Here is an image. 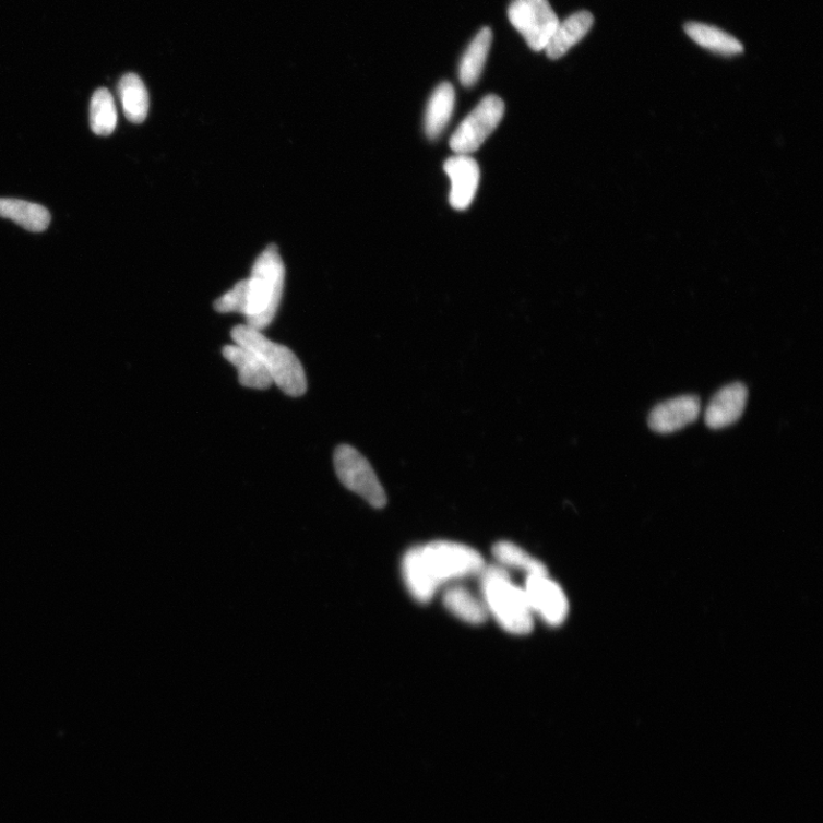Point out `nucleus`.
Here are the masks:
<instances>
[{
    "instance_id": "obj_7",
    "label": "nucleus",
    "mask_w": 823,
    "mask_h": 823,
    "mask_svg": "<svg viewBox=\"0 0 823 823\" xmlns=\"http://www.w3.org/2000/svg\"><path fill=\"white\" fill-rule=\"evenodd\" d=\"M508 19L536 52L545 51L560 23L548 0H513Z\"/></svg>"
},
{
    "instance_id": "obj_20",
    "label": "nucleus",
    "mask_w": 823,
    "mask_h": 823,
    "mask_svg": "<svg viewBox=\"0 0 823 823\" xmlns=\"http://www.w3.org/2000/svg\"><path fill=\"white\" fill-rule=\"evenodd\" d=\"M90 123L94 134L108 136L117 127V109L107 88L96 90L90 107Z\"/></svg>"
},
{
    "instance_id": "obj_5",
    "label": "nucleus",
    "mask_w": 823,
    "mask_h": 823,
    "mask_svg": "<svg viewBox=\"0 0 823 823\" xmlns=\"http://www.w3.org/2000/svg\"><path fill=\"white\" fill-rule=\"evenodd\" d=\"M337 478L351 492L368 501L377 510L386 504V494L369 460L350 445H341L334 452Z\"/></svg>"
},
{
    "instance_id": "obj_21",
    "label": "nucleus",
    "mask_w": 823,
    "mask_h": 823,
    "mask_svg": "<svg viewBox=\"0 0 823 823\" xmlns=\"http://www.w3.org/2000/svg\"><path fill=\"white\" fill-rule=\"evenodd\" d=\"M493 554L500 566L524 571L527 576L548 573L540 561L513 542H498L493 548Z\"/></svg>"
},
{
    "instance_id": "obj_14",
    "label": "nucleus",
    "mask_w": 823,
    "mask_h": 823,
    "mask_svg": "<svg viewBox=\"0 0 823 823\" xmlns=\"http://www.w3.org/2000/svg\"><path fill=\"white\" fill-rule=\"evenodd\" d=\"M455 106V91L444 82L430 96L425 117V131L430 140L438 139L445 131Z\"/></svg>"
},
{
    "instance_id": "obj_17",
    "label": "nucleus",
    "mask_w": 823,
    "mask_h": 823,
    "mask_svg": "<svg viewBox=\"0 0 823 823\" xmlns=\"http://www.w3.org/2000/svg\"><path fill=\"white\" fill-rule=\"evenodd\" d=\"M685 32L692 40L712 52L723 56L743 52V45L737 38L708 24L691 22L687 24Z\"/></svg>"
},
{
    "instance_id": "obj_9",
    "label": "nucleus",
    "mask_w": 823,
    "mask_h": 823,
    "mask_svg": "<svg viewBox=\"0 0 823 823\" xmlns=\"http://www.w3.org/2000/svg\"><path fill=\"white\" fill-rule=\"evenodd\" d=\"M451 180L450 204L454 210H467L476 196L480 171L477 162L469 155H455L444 164Z\"/></svg>"
},
{
    "instance_id": "obj_3",
    "label": "nucleus",
    "mask_w": 823,
    "mask_h": 823,
    "mask_svg": "<svg viewBox=\"0 0 823 823\" xmlns=\"http://www.w3.org/2000/svg\"><path fill=\"white\" fill-rule=\"evenodd\" d=\"M247 282V325L262 331L274 321L283 296L285 267L276 246L258 257Z\"/></svg>"
},
{
    "instance_id": "obj_10",
    "label": "nucleus",
    "mask_w": 823,
    "mask_h": 823,
    "mask_svg": "<svg viewBox=\"0 0 823 823\" xmlns=\"http://www.w3.org/2000/svg\"><path fill=\"white\" fill-rule=\"evenodd\" d=\"M700 412L701 402L696 396L675 397L651 410L648 426L658 433H672L696 421Z\"/></svg>"
},
{
    "instance_id": "obj_13",
    "label": "nucleus",
    "mask_w": 823,
    "mask_h": 823,
    "mask_svg": "<svg viewBox=\"0 0 823 823\" xmlns=\"http://www.w3.org/2000/svg\"><path fill=\"white\" fill-rule=\"evenodd\" d=\"M593 24L594 16L588 11L574 13L563 22L560 21L545 48L548 58L557 60L564 57L573 46L586 37Z\"/></svg>"
},
{
    "instance_id": "obj_11",
    "label": "nucleus",
    "mask_w": 823,
    "mask_h": 823,
    "mask_svg": "<svg viewBox=\"0 0 823 823\" xmlns=\"http://www.w3.org/2000/svg\"><path fill=\"white\" fill-rule=\"evenodd\" d=\"M748 390L742 383L724 386L712 398L706 409L705 421L712 429H721L736 424L747 405Z\"/></svg>"
},
{
    "instance_id": "obj_1",
    "label": "nucleus",
    "mask_w": 823,
    "mask_h": 823,
    "mask_svg": "<svg viewBox=\"0 0 823 823\" xmlns=\"http://www.w3.org/2000/svg\"><path fill=\"white\" fill-rule=\"evenodd\" d=\"M484 568L482 557L474 548L433 541L405 553L403 577L409 594L419 603H428L443 585L479 574Z\"/></svg>"
},
{
    "instance_id": "obj_4",
    "label": "nucleus",
    "mask_w": 823,
    "mask_h": 823,
    "mask_svg": "<svg viewBox=\"0 0 823 823\" xmlns=\"http://www.w3.org/2000/svg\"><path fill=\"white\" fill-rule=\"evenodd\" d=\"M235 344L255 353L269 370L273 382L290 397L303 396L308 389L301 361L287 347L273 343L261 331L249 325H238L231 331Z\"/></svg>"
},
{
    "instance_id": "obj_15",
    "label": "nucleus",
    "mask_w": 823,
    "mask_h": 823,
    "mask_svg": "<svg viewBox=\"0 0 823 823\" xmlns=\"http://www.w3.org/2000/svg\"><path fill=\"white\" fill-rule=\"evenodd\" d=\"M0 217L32 232H43L51 224V214L47 208L14 199H0Z\"/></svg>"
},
{
    "instance_id": "obj_8",
    "label": "nucleus",
    "mask_w": 823,
    "mask_h": 823,
    "mask_svg": "<svg viewBox=\"0 0 823 823\" xmlns=\"http://www.w3.org/2000/svg\"><path fill=\"white\" fill-rule=\"evenodd\" d=\"M529 607L552 627L562 624L569 615V600L559 584L547 574L528 575L524 588Z\"/></svg>"
},
{
    "instance_id": "obj_12",
    "label": "nucleus",
    "mask_w": 823,
    "mask_h": 823,
    "mask_svg": "<svg viewBox=\"0 0 823 823\" xmlns=\"http://www.w3.org/2000/svg\"><path fill=\"white\" fill-rule=\"evenodd\" d=\"M223 354L237 369L239 382L247 389L264 391L274 384L269 370L251 349L235 344L226 346Z\"/></svg>"
},
{
    "instance_id": "obj_6",
    "label": "nucleus",
    "mask_w": 823,
    "mask_h": 823,
    "mask_svg": "<svg viewBox=\"0 0 823 823\" xmlns=\"http://www.w3.org/2000/svg\"><path fill=\"white\" fill-rule=\"evenodd\" d=\"M504 116V103L490 94L457 127L450 140L455 155H470L496 131Z\"/></svg>"
},
{
    "instance_id": "obj_19",
    "label": "nucleus",
    "mask_w": 823,
    "mask_h": 823,
    "mask_svg": "<svg viewBox=\"0 0 823 823\" xmlns=\"http://www.w3.org/2000/svg\"><path fill=\"white\" fill-rule=\"evenodd\" d=\"M444 605L452 615L470 624L486 622L489 616L482 599L460 586L451 587L445 592Z\"/></svg>"
},
{
    "instance_id": "obj_18",
    "label": "nucleus",
    "mask_w": 823,
    "mask_h": 823,
    "mask_svg": "<svg viewBox=\"0 0 823 823\" xmlns=\"http://www.w3.org/2000/svg\"><path fill=\"white\" fill-rule=\"evenodd\" d=\"M118 91L130 122L143 123L150 110V95L142 80L135 74H127L120 80Z\"/></svg>"
},
{
    "instance_id": "obj_2",
    "label": "nucleus",
    "mask_w": 823,
    "mask_h": 823,
    "mask_svg": "<svg viewBox=\"0 0 823 823\" xmlns=\"http://www.w3.org/2000/svg\"><path fill=\"white\" fill-rule=\"evenodd\" d=\"M482 601L505 632L526 635L535 625L524 589L513 581L502 566L484 568L479 573Z\"/></svg>"
},
{
    "instance_id": "obj_16",
    "label": "nucleus",
    "mask_w": 823,
    "mask_h": 823,
    "mask_svg": "<svg viewBox=\"0 0 823 823\" xmlns=\"http://www.w3.org/2000/svg\"><path fill=\"white\" fill-rule=\"evenodd\" d=\"M492 40V31L486 27L469 44L458 68L460 82L465 87H473L479 81L490 53Z\"/></svg>"
},
{
    "instance_id": "obj_22",
    "label": "nucleus",
    "mask_w": 823,
    "mask_h": 823,
    "mask_svg": "<svg viewBox=\"0 0 823 823\" xmlns=\"http://www.w3.org/2000/svg\"><path fill=\"white\" fill-rule=\"evenodd\" d=\"M248 306V282H238L232 289L214 302V309L217 312L246 313Z\"/></svg>"
}]
</instances>
